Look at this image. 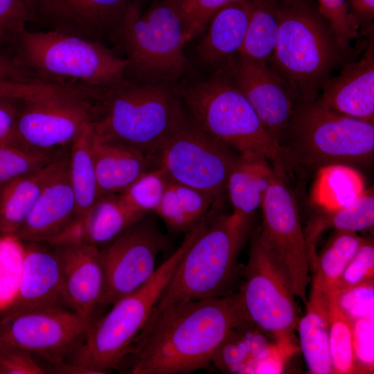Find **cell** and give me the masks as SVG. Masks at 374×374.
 I'll return each mask as SVG.
<instances>
[{"label":"cell","instance_id":"1f68e13d","mask_svg":"<svg viewBox=\"0 0 374 374\" xmlns=\"http://www.w3.org/2000/svg\"><path fill=\"white\" fill-rule=\"evenodd\" d=\"M278 0H251L244 38L238 54L269 64L278 37Z\"/></svg>","mask_w":374,"mask_h":374},{"label":"cell","instance_id":"f5cc1de1","mask_svg":"<svg viewBox=\"0 0 374 374\" xmlns=\"http://www.w3.org/2000/svg\"><path fill=\"white\" fill-rule=\"evenodd\" d=\"M138 4L141 6V8L143 9V6L149 2L150 0H135Z\"/></svg>","mask_w":374,"mask_h":374},{"label":"cell","instance_id":"ab89813d","mask_svg":"<svg viewBox=\"0 0 374 374\" xmlns=\"http://www.w3.org/2000/svg\"><path fill=\"white\" fill-rule=\"evenodd\" d=\"M32 18L19 0H0V52L13 55L21 33Z\"/></svg>","mask_w":374,"mask_h":374},{"label":"cell","instance_id":"bcb514c9","mask_svg":"<svg viewBox=\"0 0 374 374\" xmlns=\"http://www.w3.org/2000/svg\"><path fill=\"white\" fill-rule=\"evenodd\" d=\"M44 82H19L0 80V97L21 100L28 99L58 87Z\"/></svg>","mask_w":374,"mask_h":374},{"label":"cell","instance_id":"8d00e7d4","mask_svg":"<svg viewBox=\"0 0 374 374\" xmlns=\"http://www.w3.org/2000/svg\"><path fill=\"white\" fill-rule=\"evenodd\" d=\"M24 242L15 233H0V312L12 301L19 284Z\"/></svg>","mask_w":374,"mask_h":374},{"label":"cell","instance_id":"7dc6e473","mask_svg":"<svg viewBox=\"0 0 374 374\" xmlns=\"http://www.w3.org/2000/svg\"><path fill=\"white\" fill-rule=\"evenodd\" d=\"M0 80L44 82L26 68L14 55L0 52ZM45 83V82H44Z\"/></svg>","mask_w":374,"mask_h":374},{"label":"cell","instance_id":"5b68a950","mask_svg":"<svg viewBox=\"0 0 374 374\" xmlns=\"http://www.w3.org/2000/svg\"><path fill=\"white\" fill-rule=\"evenodd\" d=\"M373 154L374 124L339 113L317 98L295 102L276 162L284 170H317L333 163L365 164Z\"/></svg>","mask_w":374,"mask_h":374},{"label":"cell","instance_id":"f35d334b","mask_svg":"<svg viewBox=\"0 0 374 374\" xmlns=\"http://www.w3.org/2000/svg\"><path fill=\"white\" fill-rule=\"evenodd\" d=\"M317 1L319 11L329 23L341 51L348 58L351 43L359 30L350 14L346 0Z\"/></svg>","mask_w":374,"mask_h":374},{"label":"cell","instance_id":"83f0119b","mask_svg":"<svg viewBox=\"0 0 374 374\" xmlns=\"http://www.w3.org/2000/svg\"><path fill=\"white\" fill-rule=\"evenodd\" d=\"M63 155L43 168L0 187V233L17 231L44 187L57 169Z\"/></svg>","mask_w":374,"mask_h":374},{"label":"cell","instance_id":"e0dca14e","mask_svg":"<svg viewBox=\"0 0 374 374\" xmlns=\"http://www.w3.org/2000/svg\"><path fill=\"white\" fill-rule=\"evenodd\" d=\"M220 69L226 73L246 97L278 145L295 104L286 83L269 64L238 53Z\"/></svg>","mask_w":374,"mask_h":374},{"label":"cell","instance_id":"52a82bcc","mask_svg":"<svg viewBox=\"0 0 374 374\" xmlns=\"http://www.w3.org/2000/svg\"><path fill=\"white\" fill-rule=\"evenodd\" d=\"M13 55L44 82L90 93L125 80L127 60L108 46L61 32L26 28Z\"/></svg>","mask_w":374,"mask_h":374},{"label":"cell","instance_id":"d6a6232c","mask_svg":"<svg viewBox=\"0 0 374 374\" xmlns=\"http://www.w3.org/2000/svg\"><path fill=\"white\" fill-rule=\"evenodd\" d=\"M92 134L91 123L73 141L69 152V176L76 203L75 219L82 217L99 196L91 150Z\"/></svg>","mask_w":374,"mask_h":374},{"label":"cell","instance_id":"d6986e66","mask_svg":"<svg viewBox=\"0 0 374 374\" xmlns=\"http://www.w3.org/2000/svg\"><path fill=\"white\" fill-rule=\"evenodd\" d=\"M24 242V256L18 289L11 303L0 312V322L35 310L67 305L54 247H47L42 242Z\"/></svg>","mask_w":374,"mask_h":374},{"label":"cell","instance_id":"ac0fdd59","mask_svg":"<svg viewBox=\"0 0 374 374\" xmlns=\"http://www.w3.org/2000/svg\"><path fill=\"white\" fill-rule=\"evenodd\" d=\"M54 247L60 271L64 298L91 327L93 313L105 285L101 250L88 243H66Z\"/></svg>","mask_w":374,"mask_h":374},{"label":"cell","instance_id":"f907efd6","mask_svg":"<svg viewBox=\"0 0 374 374\" xmlns=\"http://www.w3.org/2000/svg\"><path fill=\"white\" fill-rule=\"evenodd\" d=\"M58 374H95L94 372L81 365L65 360L50 363L47 373Z\"/></svg>","mask_w":374,"mask_h":374},{"label":"cell","instance_id":"e575fe53","mask_svg":"<svg viewBox=\"0 0 374 374\" xmlns=\"http://www.w3.org/2000/svg\"><path fill=\"white\" fill-rule=\"evenodd\" d=\"M335 296L329 304V348L332 373H356L351 320L339 308Z\"/></svg>","mask_w":374,"mask_h":374},{"label":"cell","instance_id":"277c9868","mask_svg":"<svg viewBox=\"0 0 374 374\" xmlns=\"http://www.w3.org/2000/svg\"><path fill=\"white\" fill-rule=\"evenodd\" d=\"M278 37L269 66L295 102L314 100L346 57L314 0H278Z\"/></svg>","mask_w":374,"mask_h":374},{"label":"cell","instance_id":"4316f807","mask_svg":"<svg viewBox=\"0 0 374 374\" xmlns=\"http://www.w3.org/2000/svg\"><path fill=\"white\" fill-rule=\"evenodd\" d=\"M273 177L274 168L264 156L238 155L226 184L233 213L251 217L261 206Z\"/></svg>","mask_w":374,"mask_h":374},{"label":"cell","instance_id":"44dd1931","mask_svg":"<svg viewBox=\"0 0 374 374\" xmlns=\"http://www.w3.org/2000/svg\"><path fill=\"white\" fill-rule=\"evenodd\" d=\"M361 57L349 62L339 75L330 77L319 97L326 105L344 115L374 123L373 34Z\"/></svg>","mask_w":374,"mask_h":374},{"label":"cell","instance_id":"4fadbf2b","mask_svg":"<svg viewBox=\"0 0 374 374\" xmlns=\"http://www.w3.org/2000/svg\"><path fill=\"white\" fill-rule=\"evenodd\" d=\"M274 177L261 204L262 240L277 255L291 278L295 296L306 305L310 260L295 196L285 170L274 163Z\"/></svg>","mask_w":374,"mask_h":374},{"label":"cell","instance_id":"816d5d0a","mask_svg":"<svg viewBox=\"0 0 374 374\" xmlns=\"http://www.w3.org/2000/svg\"><path fill=\"white\" fill-rule=\"evenodd\" d=\"M24 8L27 10L33 21L35 0H19Z\"/></svg>","mask_w":374,"mask_h":374},{"label":"cell","instance_id":"836d02e7","mask_svg":"<svg viewBox=\"0 0 374 374\" xmlns=\"http://www.w3.org/2000/svg\"><path fill=\"white\" fill-rule=\"evenodd\" d=\"M309 228L305 238L308 251L314 250V242L326 229L359 231L370 229L374 224V194L373 188L353 202L332 211H322Z\"/></svg>","mask_w":374,"mask_h":374},{"label":"cell","instance_id":"7402d4cb","mask_svg":"<svg viewBox=\"0 0 374 374\" xmlns=\"http://www.w3.org/2000/svg\"><path fill=\"white\" fill-rule=\"evenodd\" d=\"M146 215L128 205L120 193L101 195L82 217L47 243H88L98 246L110 242Z\"/></svg>","mask_w":374,"mask_h":374},{"label":"cell","instance_id":"cb8c5ba5","mask_svg":"<svg viewBox=\"0 0 374 374\" xmlns=\"http://www.w3.org/2000/svg\"><path fill=\"white\" fill-rule=\"evenodd\" d=\"M91 150L99 195L120 193L142 173L159 166L158 159L125 145L100 139L93 132Z\"/></svg>","mask_w":374,"mask_h":374},{"label":"cell","instance_id":"9a60e30c","mask_svg":"<svg viewBox=\"0 0 374 374\" xmlns=\"http://www.w3.org/2000/svg\"><path fill=\"white\" fill-rule=\"evenodd\" d=\"M89 328L73 310L42 308L0 322V344L23 348L54 363L65 360L78 350Z\"/></svg>","mask_w":374,"mask_h":374},{"label":"cell","instance_id":"2e32d148","mask_svg":"<svg viewBox=\"0 0 374 374\" xmlns=\"http://www.w3.org/2000/svg\"><path fill=\"white\" fill-rule=\"evenodd\" d=\"M134 0H35L33 22L108 46Z\"/></svg>","mask_w":374,"mask_h":374},{"label":"cell","instance_id":"7c38bea8","mask_svg":"<svg viewBox=\"0 0 374 374\" xmlns=\"http://www.w3.org/2000/svg\"><path fill=\"white\" fill-rule=\"evenodd\" d=\"M238 157L200 130L188 115L163 145L159 165L170 181L202 191L216 201L226 190Z\"/></svg>","mask_w":374,"mask_h":374},{"label":"cell","instance_id":"681fc988","mask_svg":"<svg viewBox=\"0 0 374 374\" xmlns=\"http://www.w3.org/2000/svg\"><path fill=\"white\" fill-rule=\"evenodd\" d=\"M350 14L358 26L364 32H373L374 0H346Z\"/></svg>","mask_w":374,"mask_h":374},{"label":"cell","instance_id":"60d3db41","mask_svg":"<svg viewBox=\"0 0 374 374\" xmlns=\"http://www.w3.org/2000/svg\"><path fill=\"white\" fill-rule=\"evenodd\" d=\"M371 280H374V246L372 241L365 240L341 277L338 294Z\"/></svg>","mask_w":374,"mask_h":374},{"label":"cell","instance_id":"ba28073f","mask_svg":"<svg viewBox=\"0 0 374 374\" xmlns=\"http://www.w3.org/2000/svg\"><path fill=\"white\" fill-rule=\"evenodd\" d=\"M178 90L190 118L202 131L239 155L258 154L274 162L278 145L256 112L223 70L185 80Z\"/></svg>","mask_w":374,"mask_h":374},{"label":"cell","instance_id":"ee69618b","mask_svg":"<svg viewBox=\"0 0 374 374\" xmlns=\"http://www.w3.org/2000/svg\"><path fill=\"white\" fill-rule=\"evenodd\" d=\"M337 302L353 321L374 314V280L340 292Z\"/></svg>","mask_w":374,"mask_h":374},{"label":"cell","instance_id":"9c48e42d","mask_svg":"<svg viewBox=\"0 0 374 374\" xmlns=\"http://www.w3.org/2000/svg\"><path fill=\"white\" fill-rule=\"evenodd\" d=\"M202 232L199 226L187 232L180 246L139 288L120 299L100 321L89 328L82 345L69 362L95 374L118 368L145 328L153 308L181 258Z\"/></svg>","mask_w":374,"mask_h":374},{"label":"cell","instance_id":"f546056e","mask_svg":"<svg viewBox=\"0 0 374 374\" xmlns=\"http://www.w3.org/2000/svg\"><path fill=\"white\" fill-rule=\"evenodd\" d=\"M215 200L194 188L170 181L155 213L176 232H188L199 224Z\"/></svg>","mask_w":374,"mask_h":374},{"label":"cell","instance_id":"8992f818","mask_svg":"<svg viewBox=\"0 0 374 374\" xmlns=\"http://www.w3.org/2000/svg\"><path fill=\"white\" fill-rule=\"evenodd\" d=\"M186 42L181 0H153L144 11L134 0L115 46L125 53L127 80L178 84L189 69Z\"/></svg>","mask_w":374,"mask_h":374},{"label":"cell","instance_id":"7a4b0ae2","mask_svg":"<svg viewBox=\"0 0 374 374\" xmlns=\"http://www.w3.org/2000/svg\"><path fill=\"white\" fill-rule=\"evenodd\" d=\"M94 134L159 160L168 139L188 117L178 84L127 80L93 93Z\"/></svg>","mask_w":374,"mask_h":374},{"label":"cell","instance_id":"f6af8a7d","mask_svg":"<svg viewBox=\"0 0 374 374\" xmlns=\"http://www.w3.org/2000/svg\"><path fill=\"white\" fill-rule=\"evenodd\" d=\"M46 369L33 353L23 348L0 344V374H44Z\"/></svg>","mask_w":374,"mask_h":374},{"label":"cell","instance_id":"d590c367","mask_svg":"<svg viewBox=\"0 0 374 374\" xmlns=\"http://www.w3.org/2000/svg\"><path fill=\"white\" fill-rule=\"evenodd\" d=\"M60 156L28 149L11 139L1 141L0 187L43 168Z\"/></svg>","mask_w":374,"mask_h":374},{"label":"cell","instance_id":"f1b7e54d","mask_svg":"<svg viewBox=\"0 0 374 374\" xmlns=\"http://www.w3.org/2000/svg\"><path fill=\"white\" fill-rule=\"evenodd\" d=\"M366 190L364 177L353 166L329 164L317 170L310 200L320 210L332 211L353 202Z\"/></svg>","mask_w":374,"mask_h":374},{"label":"cell","instance_id":"603a6c76","mask_svg":"<svg viewBox=\"0 0 374 374\" xmlns=\"http://www.w3.org/2000/svg\"><path fill=\"white\" fill-rule=\"evenodd\" d=\"M251 12V0L227 4L211 18L195 46L196 61L210 73L221 69L242 44Z\"/></svg>","mask_w":374,"mask_h":374},{"label":"cell","instance_id":"6da1fadb","mask_svg":"<svg viewBox=\"0 0 374 374\" xmlns=\"http://www.w3.org/2000/svg\"><path fill=\"white\" fill-rule=\"evenodd\" d=\"M244 320L238 292L181 303L139 335L123 364L127 362L132 374L205 368L229 332Z\"/></svg>","mask_w":374,"mask_h":374},{"label":"cell","instance_id":"b9f144b4","mask_svg":"<svg viewBox=\"0 0 374 374\" xmlns=\"http://www.w3.org/2000/svg\"><path fill=\"white\" fill-rule=\"evenodd\" d=\"M374 314L353 321V351L356 373H373Z\"/></svg>","mask_w":374,"mask_h":374},{"label":"cell","instance_id":"ffe728a7","mask_svg":"<svg viewBox=\"0 0 374 374\" xmlns=\"http://www.w3.org/2000/svg\"><path fill=\"white\" fill-rule=\"evenodd\" d=\"M76 203L69 176V154L48 181L32 210L15 233L24 242H48L75 219Z\"/></svg>","mask_w":374,"mask_h":374},{"label":"cell","instance_id":"4dcf8cb0","mask_svg":"<svg viewBox=\"0 0 374 374\" xmlns=\"http://www.w3.org/2000/svg\"><path fill=\"white\" fill-rule=\"evenodd\" d=\"M306 313L297 327L300 346L308 370L314 374L332 373L329 348V306L308 301Z\"/></svg>","mask_w":374,"mask_h":374},{"label":"cell","instance_id":"74e56055","mask_svg":"<svg viewBox=\"0 0 374 374\" xmlns=\"http://www.w3.org/2000/svg\"><path fill=\"white\" fill-rule=\"evenodd\" d=\"M169 181L163 169L159 166L142 173L120 194L132 208L148 214L156 211Z\"/></svg>","mask_w":374,"mask_h":374},{"label":"cell","instance_id":"d4e9b609","mask_svg":"<svg viewBox=\"0 0 374 374\" xmlns=\"http://www.w3.org/2000/svg\"><path fill=\"white\" fill-rule=\"evenodd\" d=\"M282 339L264 331L249 320L233 328L215 353L211 364L229 373H258L263 361Z\"/></svg>","mask_w":374,"mask_h":374},{"label":"cell","instance_id":"30bf717a","mask_svg":"<svg viewBox=\"0 0 374 374\" xmlns=\"http://www.w3.org/2000/svg\"><path fill=\"white\" fill-rule=\"evenodd\" d=\"M244 271L238 294L247 319L276 338L291 337L299 321L291 278L258 230L251 236Z\"/></svg>","mask_w":374,"mask_h":374},{"label":"cell","instance_id":"3957f363","mask_svg":"<svg viewBox=\"0 0 374 374\" xmlns=\"http://www.w3.org/2000/svg\"><path fill=\"white\" fill-rule=\"evenodd\" d=\"M251 221L232 213L208 222L181 258L143 331L181 303L230 294Z\"/></svg>","mask_w":374,"mask_h":374},{"label":"cell","instance_id":"c3c4849f","mask_svg":"<svg viewBox=\"0 0 374 374\" xmlns=\"http://www.w3.org/2000/svg\"><path fill=\"white\" fill-rule=\"evenodd\" d=\"M22 100L0 97V142L11 139Z\"/></svg>","mask_w":374,"mask_h":374},{"label":"cell","instance_id":"5bb4252c","mask_svg":"<svg viewBox=\"0 0 374 374\" xmlns=\"http://www.w3.org/2000/svg\"><path fill=\"white\" fill-rule=\"evenodd\" d=\"M101 250L105 285L100 305L112 304L143 285L155 271L166 240L148 214Z\"/></svg>","mask_w":374,"mask_h":374},{"label":"cell","instance_id":"484cf974","mask_svg":"<svg viewBox=\"0 0 374 374\" xmlns=\"http://www.w3.org/2000/svg\"><path fill=\"white\" fill-rule=\"evenodd\" d=\"M364 241L357 232L334 231L310 265L314 271L308 301L329 305L332 299L338 296L339 283L346 267Z\"/></svg>","mask_w":374,"mask_h":374},{"label":"cell","instance_id":"8fae6325","mask_svg":"<svg viewBox=\"0 0 374 374\" xmlns=\"http://www.w3.org/2000/svg\"><path fill=\"white\" fill-rule=\"evenodd\" d=\"M93 116V100L89 92L60 86L22 100L10 139L30 150L57 154L59 148L71 146Z\"/></svg>","mask_w":374,"mask_h":374},{"label":"cell","instance_id":"7bdbcfd3","mask_svg":"<svg viewBox=\"0 0 374 374\" xmlns=\"http://www.w3.org/2000/svg\"><path fill=\"white\" fill-rule=\"evenodd\" d=\"M238 1L240 0H181L186 42L202 32L220 9Z\"/></svg>","mask_w":374,"mask_h":374}]
</instances>
